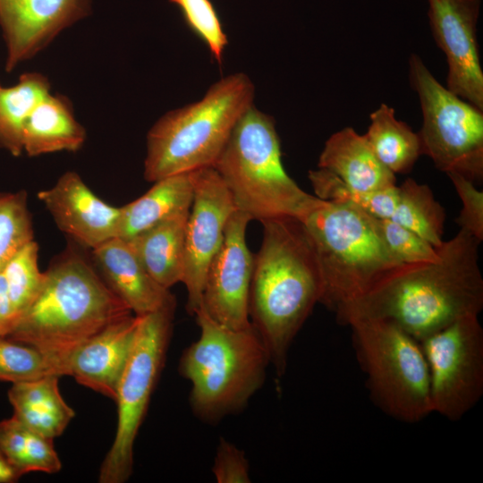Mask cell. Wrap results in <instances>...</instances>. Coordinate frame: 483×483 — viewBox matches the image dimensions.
Returning a JSON list of instances; mask_svg holds the SVG:
<instances>
[{
	"label": "cell",
	"mask_w": 483,
	"mask_h": 483,
	"mask_svg": "<svg viewBox=\"0 0 483 483\" xmlns=\"http://www.w3.org/2000/svg\"><path fill=\"white\" fill-rule=\"evenodd\" d=\"M480 241L465 230L437 247V258L390 269L335 318L394 323L418 342L483 308Z\"/></svg>",
	"instance_id": "1"
},
{
	"label": "cell",
	"mask_w": 483,
	"mask_h": 483,
	"mask_svg": "<svg viewBox=\"0 0 483 483\" xmlns=\"http://www.w3.org/2000/svg\"><path fill=\"white\" fill-rule=\"evenodd\" d=\"M260 223L262 242L253 259L249 318L281 377L293 339L319 303L322 278L301 220L284 216Z\"/></svg>",
	"instance_id": "2"
},
{
	"label": "cell",
	"mask_w": 483,
	"mask_h": 483,
	"mask_svg": "<svg viewBox=\"0 0 483 483\" xmlns=\"http://www.w3.org/2000/svg\"><path fill=\"white\" fill-rule=\"evenodd\" d=\"M131 314L94 264L71 246L45 271L38 297L6 337L39 350L66 376L68 358L76 348Z\"/></svg>",
	"instance_id": "3"
},
{
	"label": "cell",
	"mask_w": 483,
	"mask_h": 483,
	"mask_svg": "<svg viewBox=\"0 0 483 483\" xmlns=\"http://www.w3.org/2000/svg\"><path fill=\"white\" fill-rule=\"evenodd\" d=\"M194 316L199 337L183 351L178 371L191 384L192 412L213 424L248 404L263 386L270 360L251 324L242 329L229 328L201 308Z\"/></svg>",
	"instance_id": "4"
},
{
	"label": "cell",
	"mask_w": 483,
	"mask_h": 483,
	"mask_svg": "<svg viewBox=\"0 0 483 483\" xmlns=\"http://www.w3.org/2000/svg\"><path fill=\"white\" fill-rule=\"evenodd\" d=\"M212 167L236 208L252 220L288 216L302 221L323 201L286 173L275 121L254 105L240 117Z\"/></svg>",
	"instance_id": "5"
},
{
	"label": "cell",
	"mask_w": 483,
	"mask_h": 483,
	"mask_svg": "<svg viewBox=\"0 0 483 483\" xmlns=\"http://www.w3.org/2000/svg\"><path fill=\"white\" fill-rule=\"evenodd\" d=\"M254 95L249 76L236 72L212 84L200 100L163 114L147 134L145 180L213 166Z\"/></svg>",
	"instance_id": "6"
},
{
	"label": "cell",
	"mask_w": 483,
	"mask_h": 483,
	"mask_svg": "<svg viewBox=\"0 0 483 483\" xmlns=\"http://www.w3.org/2000/svg\"><path fill=\"white\" fill-rule=\"evenodd\" d=\"M301 222L320 269L319 303L335 314L401 265L381 237L377 217L354 204L323 200Z\"/></svg>",
	"instance_id": "7"
},
{
	"label": "cell",
	"mask_w": 483,
	"mask_h": 483,
	"mask_svg": "<svg viewBox=\"0 0 483 483\" xmlns=\"http://www.w3.org/2000/svg\"><path fill=\"white\" fill-rule=\"evenodd\" d=\"M346 326L375 404L406 423L433 413L428 367L419 342L383 319L357 318Z\"/></svg>",
	"instance_id": "8"
},
{
	"label": "cell",
	"mask_w": 483,
	"mask_h": 483,
	"mask_svg": "<svg viewBox=\"0 0 483 483\" xmlns=\"http://www.w3.org/2000/svg\"><path fill=\"white\" fill-rule=\"evenodd\" d=\"M409 80L422 113L421 155L446 174L481 182L483 111L444 87L416 54L409 59Z\"/></svg>",
	"instance_id": "9"
},
{
	"label": "cell",
	"mask_w": 483,
	"mask_h": 483,
	"mask_svg": "<svg viewBox=\"0 0 483 483\" xmlns=\"http://www.w3.org/2000/svg\"><path fill=\"white\" fill-rule=\"evenodd\" d=\"M175 308L139 316L133 345L116 390V431L99 470L100 483H123L132 474L135 439L165 364Z\"/></svg>",
	"instance_id": "10"
},
{
	"label": "cell",
	"mask_w": 483,
	"mask_h": 483,
	"mask_svg": "<svg viewBox=\"0 0 483 483\" xmlns=\"http://www.w3.org/2000/svg\"><path fill=\"white\" fill-rule=\"evenodd\" d=\"M428 372L433 412L461 419L483 395V329L464 317L419 342Z\"/></svg>",
	"instance_id": "11"
},
{
	"label": "cell",
	"mask_w": 483,
	"mask_h": 483,
	"mask_svg": "<svg viewBox=\"0 0 483 483\" xmlns=\"http://www.w3.org/2000/svg\"><path fill=\"white\" fill-rule=\"evenodd\" d=\"M191 178L193 196L185 228L182 283L187 290V311L194 316L201 306L208 267L223 242L226 224L237 208L212 166L192 171Z\"/></svg>",
	"instance_id": "12"
},
{
	"label": "cell",
	"mask_w": 483,
	"mask_h": 483,
	"mask_svg": "<svg viewBox=\"0 0 483 483\" xmlns=\"http://www.w3.org/2000/svg\"><path fill=\"white\" fill-rule=\"evenodd\" d=\"M252 219L240 210L230 216L223 242L206 274L200 308L216 322L233 329L250 325L249 292L254 255L246 243Z\"/></svg>",
	"instance_id": "13"
},
{
	"label": "cell",
	"mask_w": 483,
	"mask_h": 483,
	"mask_svg": "<svg viewBox=\"0 0 483 483\" xmlns=\"http://www.w3.org/2000/svg\"><path fill=\"white\" fill-rule=\"evenodd\" d=\"M432 35L448 65L446 88L483 111V72L477 40L481 0H428Z\"/></svg>",
	"instance_id": "14"
},
{
	"label": "cell",
	"mask_w": 483,
	"mask_h": 483,
	"mask_svg": "<svg viewBox=\"0 0 483 483\" xmlns=\"http://www.w3.org/2000/svg\"><path fill=\"white\" fill-rule=\"evenodd\" d=\"M91 11L92 0H0L6 72L33 58Z\"/></svg>",
	"instance_id": "15"
},
{
	"label": "cell",
	"mask_w": 483,
	"mask_h": 483,
	"mask_svg": "<svg viewBox=\"0 0 483 483\" xmlns=\"http://www.w3.org/2000/svg\"><path fill=\"white\" fill-rule=\"evenodd\" d=\"M38 199L59 230L82 247L92 250L118 236L120 207L98 198L74 171L65 172L54 186L38 191Z\"/></svg>",
	"instance_id": "16"
},
{
	"label": "cell",
	"mask_w": 483,
	"mask_h": 483,
	"mask_svg": "<svg viewBox=\"0 0 483 483\" xmlns=\"http://www.w3.org/2000/svg\"><path fill=\"white\" fill-rule=\"evenodd\" d=\"M139 323L134 314L118 319L76 348L68 358L66 376L114 401Z\"/></svg>",
	"instance_id": "17"
},
{
	"label": "cell",
	"mask_w": 483,
	"mask_h": 483,
	"mask_svg": "<svg viewBox=\"0 0 483 483\" xmlns=\"http://www.w3.org/2000/svg\"><path fill=\"white\" fill-rule=\"evenodd\" d=\"M92 259L106 284L134 315L176 307L175 297L153 279L127 241L105 242L92 250Z\"/></svg>",
	"instance_id": "18"
},
{
	"label": "cell",
	"mask_w": 483,
	"mask_h": 483,
	"mask_svg": "<svg viewBox=\"0 0 483 483\" xmlns=\"http://www.w3.org/2000/svg\"><path fill=\"white\" fill-rule=\"evenodd\" d=\"M318 167L332 172L360 191H376L396 184L395 174L378 160L364 134L352 127H345L327 139Z\"/></svg>",
	"instance_id": "19"
},
{
	"label": "cell",
	"mask_w": 483,
	"mask_h": 483,
	"mask_svg": "<svg viewBox=\"0 0 483 483\" xmlns=\"http://www.w3.org/2000/svg\"><path fill=\"white\" fill-rule=\"evenodd\" d=\"M85 140L86 131L75 118L69 99L51 92L32 110L23 128V152L29 157L74 152Z\"/></svg>",
	"instance_id": "20"
},
{
	"label": "cell",
	"mask_w": 483,
	"mask_h": 483,
	"mask_svg": "<svg viewBox=\"0 0 483 483\" xmlns=\"http://www.w3.org/2000/svg\"><path fill=\"white\" fill-rule=\"evenodd\" d=\"M192 196L191 172L154 182L142 196L120 207L117 237L130 240L170 217L189 211Z\"/></svg>",
	"instance_id": "21"
},
{
	"label": "cell",
	"mask_w": 483,
	"mask_h": 483,
	"mask_svg": "<svg viewBox=\"0 0 483 483\" xmlns=\"http://www.w3.org/2000/svg\"><path fill=\"white\" fill-rule=\"evenodd\" d=\"M189 213L178 214L127 240L148 273L165 289L182 281Z\"/></svg>",
	"instance_id": "22"
},
{
	"label": "cell",
	"mask_w": 483,
	"mask_h": 483,
	"mask_svg": "<svg viewBox=\"0 0 483 483\" xmlns=\"http://www.w3.org/2000/svg\"><path fill=\"white\" fill-rule=\"evenodd\" d=\"M57 376L12 384L8 399L13 415L39 434L55 439L60 436L75 411L63 398Z\"/></svg>",
	"instance_id": "23"
},
{
	"label": "cell",
	"mask_w": 483,
	"mask_h": 483,
	"mask_svg": "<svg viewBox=\"0 0 483 483\" xmlns=\"http://www.w3.org/2000/svg\"><path fill=\"white\" fill-rule=\"evenodd\" d=\"M369 119L364 136L378 160L394 174L411 172L421 155L418 133L398 120L386 104H381Z\"/></svg>",
	"instance_id": "24"
},
{
	"label": "cell",
	"mask_w": 483,
	"mask_h": 483,
	"mask_svg": "<svg viewBox=\"0 0 483 483\" xmlns=\"http://www.w3.org/2000/svg\"><path fill=\"white\" fill-rule=\"evenodd\" d=\"M53 441L14 415L0 421V448L20 478L30 472L53 474L61 470L62 462Z\"/></svg>",
	"instance_id": "25"
},
{
	"label": "cell",
	"mask_w": 483,
	"mask_h": 483,
	"mask_svg": "<svg viewBox=\"0 0 483 483\" xmlns=\"http://www.w3.org/2000/svg\"><path fill=\"white\" fill-rule=\"evenodd\" d=\"M50 92L47 77L34 72L21 74L12 87L0 84V148L14 157L22 154L25 122Z\"/></svg>",
	"instance_id": "26"
},
{
	"label": "cell",
	"mask_w": 483,
	"mask_h": 483,
	"mask_svg": "<svg viewBox=\"0 0 483 483\" xmlns=\"http://www.w3.org/2000/svg\"><path fill=\"white\" fill-rule=\"evenodd\" d=\"M390 220L413 231L436 248L444 240L445 213L431 189L406 179L398 186V201Z\"/></svg>",
	"instance_id": "27"
},
{
	"label": "cell",
	"mask_w": 483,
	"mask_h": 483,
	"mask_svg": "<svg viewBox=\"0 0 483 483\" xmlns=\"http://www.w3.org/2000/svg\"><path fill=\"white\" fill-rule=\"evenodd\" d=\"M308 178L318 199L352 203L377 218L389 219L398 201L396 184L376 191H360L350 187L332 172L318 167L309 170Z\"/></svg>",
	"instance_id": "28"
},
{
	"label": "cell",
	"mask_w": 483,
	"mask_h": 483,
	"mask_svg": "<svg viewBox=\"0 0 483 483\" xmlns=\"http://www.w3.org/2000/svg\"><path fill=\"white\" fill-rule=\"evenodd\" d=\"M38 260V245L32 241L21 249L1 270L15 324L34 302L42 288L45 271L39 270Z\"/></svg>",
	"instance_id": "29"
},
{
	"label": "cell",
	"mask_w": 483,
	"mask_h": 483,
	"mask_svg": "<svg viewBox=\"0 0 483 483\" xmlns=\"http://www.w3.org/2000/svg\"><path fill=\"white\" fill-rule=\"evenodd\" d=\"M32 241L34 230L27 192L0 191V271Z\"/></svg>",
	"instance_id": "30"
},
{
	"label": "cell",
	"mask_w": 483,
	"mask_h": 483,
	"mask_svg": "<svg viewBox=\"0 0 483 483\" xmlns=\"http://www.w3.org/2000/svg\"><path fill=\"white\" fill-rule=\"evenodd\" d=\"M62 377L58 366L33 346L0 336V381L12 384Z\"/></svg>",
	"instance_id": "31"
},
{
	"label": "cell",
	"mask_w": 483,
	"mask_h": 483,
	"mask_svg": "<svg viewBox=\"0 0 483 483\" xmlns=\"http://www.w3.org/2000/svg\"><path fill=\"white\" fill-rule=\"evenodd\" d=\"M169 2L180 9L186 25L207 45L212 58L221 67L228 38L211 0H169Z\"/></svg>",
	"instance_id": "32"
},
{
	"label": "cell",
	"mask_w": 483,
	"mask_h": 483,
	"mask_svg": "<svg viewBox=\"0 0 483 483\" xmlns=\"http://www.w3.org/2000/svg\"><path fill=\"white\" fill-rule=\"evenodd\" d=\"M381 237L400 264L429 261L437 258V248L413 231L386 218H377Z\"/></svg>",
	"instance_id": "33"
},
{
	"label": "cell",
	"mask_w": 483,
	"mask_h": 483,
	"mask_svg": "<svg viewBox=\"0 0 483 483\" xmlns=\"http://www.w3.org/2000/svg\"><path fill=\"white\" fill-rule=\"evenodd\" d=\"M459 195L462 208L456 219L460 229L465 230L478 240H483V192L475 183L458 174H447Z\"/></svg>",
	"instance_id": "34"
},
{
	"label": "cell",
	"mask_w": 483,
	"mask_h": 483,
	"mask_svg": "<svg viewBox=\"0 0 483 483\" xmlns=\"http://www.w3.org/2000/svg\"><path fill=\"white\" fill-rule=\"evenodd\" d=\"M212 472L217 483H250V465L244 452L235 445L219 438Z\"/></svg>",
	"instance_id": "35"
},
{
	"label": "cell",
	"mask_w": 483,
	"mask_h": 483,
	"mask_svg": "<svg viewBox=\"0 0 483 483\" xmlns=\"http://www.w3.org/2000/svg\"><path fill=\"white\" fill-rule=\"evenodd\" d=\"M15 324V319L8 296L7 286L0 271V336H7Z\"/></svg>",
	"instance_id": "36"
},
{
	"label": "cell",
	"mask_w": 483,
	"mask_h": 483,
	"mask_svg": "<svg viewBox=\"0 0 483 483\" xmlns=\"http://www.w3.org/2000/svg\"><path fill=\"white\" fill-rule=\"evenodd\" d=\"M19 479L20 477L9 465L0 448V483H12L17 481Z\"/></svg>",
	"instance_id": "37"
}]
</instances>
